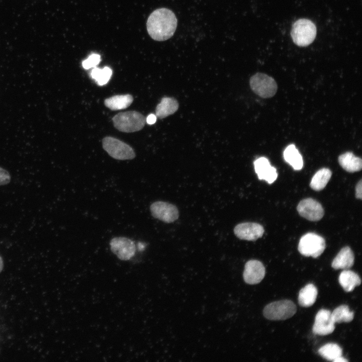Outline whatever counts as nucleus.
Listing matches in <instances>:
<instances>
[{
	"instance_id": "obj_15",
	"label": "nucleus",
	"mask_w": 362,
	"mask_h": 362,
	"mask_svg": "<svg viewBox=\"0 0 362 362\" xmlns=\"http://www.w3.org/2000/svg\"><path fill=\"white\" fill-rule=\"evenodd\" d=\"M354 254L348 246L341 248L333 260L331 266L335 269H347L350 268L354 263Z\"/></svg>"
},
{
	"instance_id": "obj_24",
	"label": "nucleus",
	"mask_w": 362,
	"mask_h": 362,
	"mask_svg": "<svg viewBox=\"0 0 362 362\" xmlns=\"http://www.w3.org/2000/svg\"><path fill=\"white\" fill-rule=\"evenodd\" d=\"M331 316L334 323L349 322L353 320L354 313L349 311L347 305H342L333 311Z\"/></svg>"
},
{
	"instance_id": "obj_16",
	"label": "nucleus",
	"mask_w": 362,
	"mask_h": 362,
	"mask_svg": "<svg viewBox=\"0 0 362 362\" xmlns=\"http://www.w3.org/2000/svg\"><path fill=\"white\" fill-rule=\"evenodd\" d=\"M338 162L346 171L354 172L360 171L362 167L361 159L351 152H346L339 156Z\"/></svg>"
},
{
	"instance_id": "obj_28",
	"label": "nucleus",
	"mask_w": 362,
	"mask_h": 362,
	"mask_svg": "<svg viewBox=\"0 0 362 362\" xmlns=\"http://www.w3.org/2000/svg\"><path fill=\"white\" fill-rule=\"evenodd\" d=\"M361 189H362V181L360 179L359 182L357 184L355 187V196L357 199H361L362 198L361 195Z\"/></svg>"
},
{
	"instance_id": "obj_6",
	"label": "nucleus",
	"mask_w": 362,
	"mask_h": 362,
	"mask_svg": "<svg viewBox=\"0 0 362 362\" xmlns=\"http://www.w3.org/2000/svg\"><path fill=\"white\" fill-rule=\"evenodd\" d=\"M251 89L262 98H270L275 95L278 85L275 79L268 75L258 72L252 76L249 81Z\"/></svg>"
},
{
	"instance_id": "obj_22",
	"label": "nucleus",
	"mask_w": 362,
	"mask_h": 362,
	"mask_svg": "<svg viewBox=\"0 0 362 362\" xmlns=\"http://www.w3.org/2000/svg\"><path fill=\"white\" fill-rule=\"evenodd\" d=\"M332 175L331 171L327 168L318 170L313 175L310 186L314 190L319 191L323 190L327 184Z\"/></svg>"
},
{
	"instance_id": "obj_14",
	"label": "nucleus",
	"mask_w": 362,
	"mask_h": 362,
	"mask_svg": "<svg viewBox=\"0 0 362 362\" xmlns=\"http://www.w3.org/2000/svg\"><path fill=\"white\" fill-rule=\"evenodd\" d=\"M253 163L255 171L259 179H264L270 184L276 180L278 177L277 170L271 166L266 158L259 157Z\"/></svg>"
},
{
	"instance_id": "obj_21",
	"label": "nucleus",
	"mask_w": 362,
	"mask_h": 362,
	"mask_svg": "<svg viewBox=\"0 0 362 362\" xmlns=\"http://www.w3.org/2000/svg\"><path fill=\"white\" fill-rule=\"evenodd\" d=\"M285 161L295 170H300L303 166L302 156L294 144L288 146L284 151Z\"/></svg>"
},
{
	"instance_id": "obj_13",
	"label": "nucleus",
	"mask_w": 362,
	"mask_h": 362,
	"mask_svg": "<svg viewBox=\"0 0 362 362\" xmlns=\"http://www.w3.org/2000/svg\"><path fill=\"white\" fill-rule=\"evenodd\" d=\"M265 274V267L261 262L257 260H250L245 264L243 277L246 283L255 285L262 280Z\"/></svg>"
},
{
	"instance_id": "obj_5",
	"label": "nucleus",
	"mask_w": 362,
	"mask_h": 362,
	"mask_svg": "<svg viewBox=\"0 0 362 362\" xmlns=\"http://www.w3.org/2000/svg\"><path fill=\"white\" fill-rule=\"evenodd\" d=\"M325 246V241L322 237L310 232L301 237L298 249L304 256L316 258L323 252Z\"/></svg>"
},
{
	"instance_id": "obj_29",
	"label": "nucleus",
	"mask_w": 362,
	"mask_h": 362,
	"mask_svg": "<svg viewBox=\"0 0 362 362\" xmlns=\"http://www.w3.org/2000/svg\"><path fill=\"white\" fill-rule=\"evenodd\" d=\"M146 121L148 124H153L156 121V116L152 114H150L147 117Z\"/></svg>"
},
{
	"instance_id": "obj_25",
	"label": "nucleus",
	"mask_w": 362,
	"mask_h": 362,
	"mask_svg": "<svg viewBox=\"0 0 362 362\" xmlns=\"http://www.w3.org/2000/svg\"><path fill=\"white\" fill-rule=\"evenodd\" d=\"M112 74V70L108 67H105L103 69L95 68L91 72V76L97 81L98 84L100 85L106 84L109 80Z\"/></svg>"
},
{
	"instance_id": "obj_20",
	"label": "nucleus",
	"mask_w": 362,
	"mask_h": 362,
	"mask_svg": "<svg viewBox=\"0 0 362 362\" xmlns=\"http://www.w3.org/2000/svg\"><path fill=\"white\" fill-rule=\"evenodd\" d=\"M133 101V98L131 95H116L106 99L104 104L108 108L116 111L128 108Z\"/></svg>"
},
{
	"instance_id": "obj_4",
	"label": "nucleus",
	"mask_w": 362,
	"mask_h": 362,
	"mask_svg": "<svg viewBox=\"0 0 362 362\" xmlns=\"http://www.w3.org/2000/svg\"><path fill=\"white\" fill-rule=\"evenodd\" d=\"M297 311L295 303L289 300H282L270 303L265 306L263 314L270 320H284L292 317Z\"/></svg>"
},
{
	"instance_id": "obj_8",
	"label": "nucleus",
	"mask_w": 362,
	"mask_h": 362,
	"mask_svg": "<svg viewBox=\"0 0 362 362\" xmlns=\"http://www.w3.org/2000/svg\"><path fill=\"white\" fill-rule=\"evenodd\" d=\"M111 251L121 260H128L135 254L136 246L134 242L125 237L112 238L110 242Z\"/></svg>"
},
{
	"instance_id": "obj_18",
	"label": "nucleus",
	"mask_w": 362,
	"mask_h": 362,
	"mask_svg": "<svg viewBox=\"0 0 362 362\" xmlns=\"http://www.w3.org/2000/svg\"><path fill=\"white\" fill-rule=\"evenodd\" d=\"M178 103L172 98L164 97L159 104L157 105L155 110L156 115L160 119H162L174 113L178 109Z\"/></svg>"
},
{
	"instance_id": "obj_23",
	"label": "nucleus",
	"mask_w": 362,
	"mask_h": 362,
	"mask_svg": "<svg viewBox=\"0 0 362 362\" xmlns=\"http://www.w3.org/2000/svg\"><path fill=\"white\" fill-rule=\"evenodd\" d=\"M318 352L325 359L333 361L342 355V350L338 344L328 343L321 347Z\"/></svg>"
},
{
	"instance_id": "obj_7",
	"label": "nucleus",
	"mask_w": 362,
	"mask_h": 362,
	"mask_svg": "<svg viewBox=\"0 0 362 362\" xmlns=\"http://www.w3.org/2000/svg\"><path fill=\"white\" fill-rule=\"evenodd\" d=\"M104 149L112 157L117 160H130L135 158L136 155L133 148L115 138L105 137L102 141Z\"/></svg>"
},
{
	"instance_id": "obj_17",
	"label": "nucleus",
	"mask_w": 362,
	"mask_h": 362,
	"mask_svg": "<svg viewBox=\"0 0 362 362\" xmlns=\"http://www.w3.org/2000/svg\"><path fill=\"white\" fill-rule=\"evenodd\" d=\"M338 281L346 292L352 291L355 287L361 284V280L359 276L350 270H343L339 276Z\"/></svg>"
},
{
	"instance_id": "obj_26",
	"label": "nucleus",
	"mask_w": 362,
	"mask_h": 362,
	"mask_svg": "<svg viewBox=\"0 0 362 362\" xmlns=\"http://www.w3.org/2000/svg\"><path fill=\"white\" fill-rule=\"evenodd\" d=\"M101 61V56L98 54H93L82 62L83 67L85 69L96 66Z\"/></svg>"
},
{
	"instance_id": "obj_11",
	"label": "nucleus",
	"mask_w": 362,
	"mask_h": 362,
	"mask_svg": "<svg viewBox=\"0 0 362 362\" xmlns=\"http://www.w3.org/2000/svg\"><path fill=\"white\" fill-rule=\"evenodd\" d=\"M335 323L330 311L322 309L317 313L313 326V332L319 335H326L333 332Z\"/></svg>"
},
{
	"instance_id": "obj_3",
	"label": "nucleus",
	"mask_w": 362,
	"mask_h": 362,
	"mask_svg": "<svg viewBox=\"0 0 362 362\" xmlns=\"http://www.w3.org/2000/svg\"><path fill=\"white\" fill-rule=\"evenodd\" d=\"M114 127L121 132L138 131L144 126L146 119L141 113L134 111L119 113L113 118Z\"/></svg>"
},
{
	"instance_id": "obj_19",
	"label": "nucleus",
	"mask_w": 362,
	"mask_h": 362,
	"mask_svg": "<svg viewBox=\"0 0 362 362\" xmlns=\"http://www.w3.org/2000/svg\"><path fill=\"white\" fill-rule=\"evenodd\" d=\"M318 295L316 287L312 284H309L301 289L298 296L299 305L304 307L311 306L315 303Z\"/></svg>"
},
{
	"instance_id": "obj_27",
	"label": "nucleus",
	"mask_w": 362,
	"mask_h": 362,
	"mask_svg": "<svg viewBox=\"0 0 362 362\" xmlns=\"http://www.w3.org/2000/svg\"><path fill=\"white\" fill-rule=\"evenodd\" d=\"M11 180L9 172L6 169L0 167V186L9 184Z\"/></svg>"
},
{
	"instance_id": "obj_10",
	"label": "nucleus",
	"mask_w": 362,
	"mask_h": 362,
	"mask_svg": "<svg viewBox=\"0 0 362 362\" xmlns=\"http://www.w3.org/2000/svg\"><path fill=\"white\" fill-rule=\"evenodd\" d=\"M297 209L300 216L312 221L320 220L324 213L322 205L312 198H306L301 201Z\"/></svg>"
},
{
	"instance_id": "obj_31",
	"label": "nucleus",
	"mask_w": 362,
	"mask_h": 362,
	"mask_svg": "<svg viewBox=\"0 0 362 362\" xmlns=\"http://www.w3.org/2000/svg\"><path fill=\"white\" fill-rule=\"evenodd\" d=\"M3 260L1 256H0V273L2 272L3 268Z\"/></svg>"
},
{
	"instance_id": "obj_2",
	"label": "nucleus",
	"mask_w": 362,
	"mask_h": 362,
	"mask_svg": "<svg viewBox=\"0 0 362 362\" xmlns=\"http://www.w3.org/2000/svg\"><path fill=\"white\" fill-rule=\"evenodd\" d=\"M316 33V27L312 21L307 19H300L293 24L291 36L296 45L306 47L314 41Z\"/></svg>"
},
{
	"instance_id": "obj_30",
	"label": "nucleus",
	"mask_w": 362,
	"mask_h": 362,
	"mask_svg": "<svg viewBox=\"0 0 362 362\" xmlns=\"http://www.w3.org/2000/svg\"><path fill=\"white\" fill-rule=\"evenodd\" d=\"M333 361L334 362H343V361H347V360L345 359L344 357L341 356L338 357V358L334 359Z\"/></svg>"
},
{
	"instance_id": "obj_9",
	"label": "nucleus",
	"mask_w": 362,
	"mask_h": 362,
	"mask_svg": "<svg viewBox=\"0 0 362 362\" xmlns=\"http://www.w3.org/2000/svg\"><path fill=\"white\" fill-rule=\"evenodd\" d=\"M152 216L165 223H171L176 220L179 216L176 207L170 203L156 201L150 206Z\"/></svg>"
},
{
	"instance_id": "obj_1",
	"label": "nucleus",
	"mask_w": 362,
	"mask_h": 362,
	"mask_svg": "<svg viewBox=\"0 0 362 362\" xmlns=\"http://www.w3.org/2000/svg\"><path fill=\"white\" fill-rule=\"evenodd\" d=\"M177 20L174 13L167 8L155 10L149 15L147 30L154 40L163 41L171 38L177 27Z\"/></svg>"
},
{
	"instance_id": "obj_12",
	"label": "nucleus",
	"mask_w": 362,
	"mask_h": 362,
	"mask_svg": "<svg viewBox=\"0 0 362 362\" xmlns=\"http://www.w3.org/2000/svg\"><path fill=\"white\" fill-rule=\"evenodd\" d=\"M234 232L240 239L254 241L262 236L264 229L258 223L245 222L237 225L234 229Z\"/></svg>"
}]
</instances>
